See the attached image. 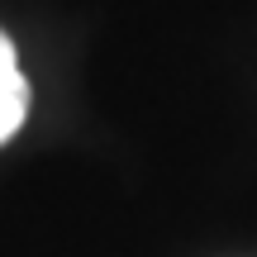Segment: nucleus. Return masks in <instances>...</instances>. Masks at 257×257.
Here are the masks:
<instances>
[{"mask_svg": "<svg viewBox=\"0 0 257 257\" xmlns=\"http://www.w3.org/2000/svg\"><path fill=\"white\" fill-rule=\"evenodd\" d=\"M29 114V81L19 72V57H15V43L0 34V143L19 134Z\"/></svg>", "mask_w": 257, "mask_h": 257, "instance_id": "nucleus-1", "label": "nucleus"}]
</instances>
